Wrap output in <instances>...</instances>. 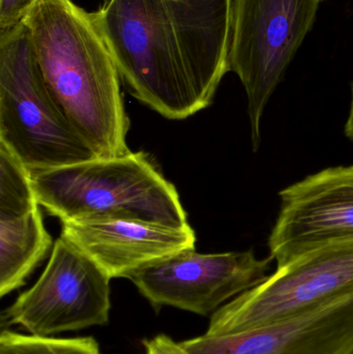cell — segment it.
I'll return each mask as SVG.
<instances>
[{
  "label": "cell",
  "instance_id": "6da1fadb",
  "mask_svg": "<svg viewBox=\"0 0 353 354\" xmlns=\"http://www.w3.org/2000/svg\"><path fill=\"white\" fill-rule=\"evenodd\" d=\"M91 15L141 103L174 120L213 103L229 72V0H104Z\"/></svg>",
  "mask_w": 353,
  "mask_h": 354
},
{
  "label": "cell",
  "instance_id": "7a4b0ae2",
  "mask_svg": "<svg viewBox=\"0 0 353 354\" xmlns=\"http://www.w3.org/2000/svg\"><path fill=\"white\" fill-rule=\"evenodd\" d=\"M23 23L50 91L95 157L130 153L122 80L91 12L73 0H39Z\"/></svg>",
  "mask_w": 353,
  "mask_h": 354
},
{
  "label": "cell",
  "instance_id": "3957f363",
  "mask_svg": "<svg viewBox=\"0 0 353 354\" xmlns=\"http://www.w3.org/2000/svg\"><path fill=\"white\" fill-rule=\"evenodd\" d=\"M39 206L62 221L124 220L188 226L178 189L142 151L35 172Z\"/></svg>",
  "mask_w": 353,
  "mask_h": 354
},
{
  "label": "cell",
  "instance_id": "277c9868",
  "mask_svg": "<svg viewBox=\"0 0 353 354\" xmlns=\"http://www.w3.org/2000/svg\"><path fill=\"white\" fill-rule=\"evenodd\" d=\"M0 142L31 174L97 158L50 91L23 22L0 30Z\"/></svg>",
  "mask_w": 353,
  "mask_h": 354
},
{
  "label": "cell",
  "instance_id": "5b68a950",
  "mask_svg": "<svg viewBox=\"0 0 353 354\" xmlns=\"http://www.w3.org/2000/svg\"><path fill=\"white\" fill-rule=\"evenodd\" d=\"M321 0H229L228 70L248 97L253 149L263 112L316 18Z\"/></svg>",
  "mask_w": 353,
  "mask_h": 354
},
{
  "label": "cell",
  "instance_id": "8992f818",
  "mask_svg": "<svg viewBox=\"0 0 353 354\" xmlns=\"http://www.w3.org/2000/svg\"><path fill=\"white\" fill-rule=\"evenodd\" d=\"M353 293V241L313 250L211 315L207 336L238 334L312 311Z\"/></svg>",
  "mask_w": 353,
  "mask_h": 354
},
{
  "label": "cell",
  "instance_id": "52a82bcc",
  "mask_svg": "<svg viewBox=\"0 0 353 354\" xmlns=\"http://www.w3.org/2000/svg\"><path fill=\"white\" fill-rule=\"evenodd\" d=\"M110 278L80 250L59 237L43 274L6 310L10 324L51 337L109 322Z\"/></svg>",
  "mask_w": 353,
  "mask_h": 354
},
{
  "label": "cell",
  "instance_id": "ba28073f",
  "mask_svg": "<svg viewBox=\"0 0 353 354\" xmlns=\"http://www.w3.org/2000/svg\"><path fill=\"white\" fill-rule=\"evenodd\" d=\"M273 258L254 252H180L128 274L126 279L155 310L164 306L207 316L267 278Z\"/></svg>",
  "mask_w": 353,
  "mask_h": 354
},
{
  "label": "cell",
  "instance_id": "9c48e42d",
  "mask_svg": "<svg viewBox=\"0 0 353 354\" xmlns=\"http://www.w3.org/2000/svg\"><path fill=\"white\" fill-rule=\"evenodd\" d=\"M269 239L277 268L333 243L353 241V165L327 168L279 193Z\"/></svg>",
  "mask_w": 353,
  "mask_h": 354
},
{
  "label": "cell",
  "instance_id": "30bf717a",
  "mask_svg": "<svg viewBox=\"0 0 353 354\" xmlns=\"http://www.w3.org/2000/svg\"><path fill=\"white\" fill-rule=\"evenodd\" d=\"M180 344L187 354H353V293L271 326Z\"/></svg>",
  "mask_w": 353,
  "mask_h": 354
},
{
  "label": "cell",
  "instance_id": "8fae6325",
  "mask_svg": "<svg viewBox=\"0 0 353 354\" xmlns=\"http://www.w3.org/2000/svg\"><path fill=\"white\" fill-rule=\"evenodd\" d=\"M60 237L95 261L111 279L195 249L190 225L182 228L124 220L62 221Z\"/></svg>",
  "mask_w": 353,
  "mask_h": 354
},
{
  "label": "cell",
  "instance_id": "7c38bea8",
  "mask_svg": "<svg viewBox=\"0 0 353 354\" xmlns=\"http://www.w3.org/2000/svg\"><path fill=\"white\" fill-rule=\"evenodd\" d=\"M53 245L39 206L0 218V297L21 288Z\"/></svg>",
  "mask_w": 353,
  "mask_h": 354
},
{
  "label": "cell",
  "instance_id": "4fadbf2b",
  "mask_svg": "<svg viewBox=\"0 0 353 354\" xmlns=\"http://www.w3.org/2000/svg\"><path fill=\"white\" fill-rule=\"evenodd\" d=\"M39 206L30 170L0 142V218L20 216Z\"/></svg>",
  "mask_w": 353,
  "mask_h": 354
},
{
  "label": "cell",
  "instance_id": "5bb4252c",
  "mask_svg": "<svg viewBox=\"0 0 353 354\" xmlns=\"http://www.w3.org/2000/svg\"><path fill=\"white\" fill-rule=\"evenodd\" d=\"M0 354H102L93 337L53 338L2 330Z\"/></svg>",
  "mask_w": 353,
  "mask_h": 354
},
{
  "label": "cell",
  "instance_id": "9a60e30c",
  "mask_svg": "<svg viewBox=\"0 0 353 354\" xmlns=\"http://www.w3.org/2000/svg\"><path fill=\"white\" fill-rule=\"evenodd\" d=\"M39 0H0V30L22 23Z\"/></svg>",
  "mask_w": 353,
  "mask_h": 354
},
{
  "label": "cell",
  "instance_id": "2e32d148",
  "mask_svg": "<svg viewBox=\"0 0 353 354\" xmlns=\"http://www.w3.org/2000/svg\"><path fill=\"white\" fill-rule=\"evenodd\" d=\"M143 343L146 354H187L180 343L174 342L166 335H159Z\"/></svg>",
  "mask_w": 353,
  "mask_h": 354
},
{
  "label": "cell",
  "instance_id": "e0dca14e",
  "mask_svg": "<svg viewBox=\"0 0 353 354\" xmlns=\"http://www.w3.org/2000/svg\"><path fill=\"white\" fill-rule=\"evenodd\" d=\"M345 135L353 141V85H352V105H350V115H348L347 122L345 124Z\"/></svg>",
  "mask_w": 353,
  "mask_h": 354
},
{
  "label": "cell",
  "instance_id": "ac0fdd59",
  "mask_svg": "<svg viewBox=\"0 0 353 354\" xmlns=\"http://www.w3.org/2000/svg\"></svg>",
  "mask_w": 353,
  "mask_h": 354
}]
</instances>
